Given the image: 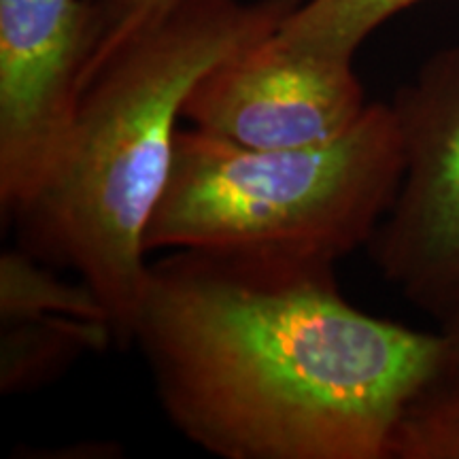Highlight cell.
<instances>
[{
	"mask_svg": "<svg viewBox=\"0 0 459 459\" xmlns=\"http://www.w3.org/2000/svg\"><path fill=\"white\" fill-rule=\"evenodd\" d=\"M132 344L172 428L221 459H389L443 366L440 332L361 311L336 266L211 251L149 264Z\"/></svg>",
	"mask_w": 459,
	"mask_h": 459,
	"instance_id": "cell-1",
	"label": "cell"
},
{
	"mask_svg": "<svg viewBox=\"0 0 459 459\" xmlns=\"http://www.w3.org/2000/svg\"><path fill=\"white\" fill-rule=\"evenodd\" d=\"M302 3L183 0L83 90L60 164L20 223L26 251L91 287L119 347L132 344L149 268L145 232L189 91L223 57L277 32Z\"/></svg>",
	"mask_w": 459,
	"mask_h": 459,
	"instance_id": "cell-2",
	"label": "cell"
},
{
	"mask_svg": "<svg viewBox=\"0 0 459 459\" xmlns=\"http://www.w3.org/2000/svg\"><path fill=\"white\" fill-rule=\"evenodd\" d=\"M404 147L392 105L370 102L338 139L249 149L181 128L145 251H211L336 266L392 209Z\"/></svg>",
	"mask_w": 459,
	"mask_h": 459,
	"instance_id": "cell-3",
	"label": "cell"
},
{
	"mask_svg": "<svg viewBox=\"0 0 459 459\" xmlns=\"http://www.w3.org/2000/svg\"><path fill=\"white\" fill-rule=\"evenodd\" d=\"M389 105L404 170L368 249L383 281L443 324L459 315V45L423 62Z\"/></svg>",
	"mask_w": 459,
	"mask_h": 459,
	"instance_id": "cell-4",
	"label": "cell"
},
{
	"mask_svg": "<svg viewBox=\"0 0 459 459\" xmlns=\"http://www.w3.org/2000/svg\"><path fill=\"white\" fill-rule=\"evenodd\" d=\"M90 56L85 0H0V203L20 220L60 164Z\"/></svg>",
	"mask_w": 459,
	"mask_h": 459,
	"instance_id": "cell-5",
	"label": "cell"
},
{
	"mask_svg": "<svg viewBox=\"0 0 459 459\" xmlns=\"http://www.w3.org/2000/svg\"><path fill=\"white\" fill-rule=\"evenodd\" d=\"M368 105L353 60L291 48L273 32L209 68L183 119L240 147L296 149L338 139Z\"/></svg>",
	"mask_w": 459,
	"mask_h": 459,
	"instance_id": "cell-6",
	"label": "cell"
},
{
	"mask_svg": "<svg viewBox=\"0 0 459 459\" xmlns=\"http://www.w3.org/2000/svg\"><path fill=\"white\" fill-rule=\"evenodd\" d=\"M115 344L107 321L51 315L3 324L0 387L17 394L39 387L60 375L85 353Z\"/></svg>",
	"mask_w": 459,
	"mask_h": 459,
	"instance_id": "cell-7",
	"label": "cell"
},
{
	"mask_svg": "<svg viewBox=\"0 0 459 459\" xmlns=\"http://www.w3.org/2000/svg\"><path fill=\"white\" fill-rule=\"evenodd\" d=\"M423 0H304L277 34L291 48L349 57L394 15Z\"/></svg>",
	"mask_w": 459,
	"mask_h": 459,
	"instance_id": "cell-8",
	"label": "cell"
},
{
	"mask_svg": "<svg viewBox=\"0 0 459 459\" xmlns=\"http://www.w3.org/2000/svg\"><path fill=\"white\" fill-rule=\"evenodd\" d=\"M51 315L102 319L108 324L107 308L85 281H62L26 249L4 251L0 260L3 324Z\"/></svg>",
	"mask_w": 459,
	"mask_h": 459,
	"instance_id": "cell-9",
	"label": "cell"
},
{
	"mask_svg": "<svg viewBox=\"0 0 459 459\" xmlns=\"http://www.w3.org/2000/svg\"><path fill=\"white\" fill-rule=\"evenodd\" d=\"M389 459H459V383H432L411 402Z\"/></svg>",
	"mask_w": 459,
	"mask_h": 459,
	"instance_id": "cell-10",
	"label": "cell"
},
{
	"mask_svg": "<svg viewBox=\"0 0 459 459\" xmlns=\"http://www.w3.org/2000/svg\"><path fill=\"white\" fill-rule=\"evenodd\" d=\"M183 0H85L90 15V56L82 94L96 73L130 39L169 15Z\"/></svg>",
	"mask_w": 459,
	"mask_h": 459,
	"instance_id": "cell-11",
	"label": "cell"
},
{
	"mask_svg": "<svg viewBox=\"0 0 459 459\" xmlns=\"http://www.w3.org/2000/svg\"><path fill=\"white\" fill-rule=\"evenodd\" d=\"M443 336V366L436 383H459V315L440 324Z\"/></svg>",
	"mask_w": 459,
	"mask_h": 459,
	"instance_id": "cell-12",
	"label": "cell"
}]
</instances>
